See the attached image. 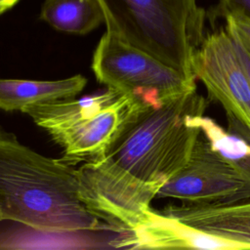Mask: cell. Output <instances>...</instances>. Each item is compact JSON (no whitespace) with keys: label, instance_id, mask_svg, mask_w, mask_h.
<instances>
[{"label":"cell","instance_id":"6da1fadb","mask_svg":"<svg viewBox=\"0 0 250 250\" xmlns=\"http://www.w3.org/2000/svg\"><path fill=\"white\" fill-rule=\"evenodd\" d=\"M206 99L196 88L135 117L100 157L78 168L88 206L122 233L151 209L159 188L188 162Z\"/></svg>","mask_w":250,"mask_h":250},{"label":"cell","instance_id":"7a4b0ae2","mask_svg":"<svg viewBox=\"0 0 250 250\" xmlns=\"http://www.w3.org/2000/svg\"><path fill=\"white\" fill-rule=\"evenodd\" d=\"M0 215L48 233L108 228L88 206L78 169L0 128Z\"/></svg>","mask_w":250,"mask_h":250},{"label":"cell","instance_id":"3957f363","mask_svg":"<svg viewBox=\"0 0 250 250\" xmlns=\"http://www.w3.org/2000/svg\"><path fill=\"white\" fill-rule=\"evenodd\" d=\"M106 30L196 79L194 56L204 34L196 0H97Z\"/></svg>","mask_w":250,"mask_h":250},{"label":"cell","instance_id":"277c9868","mask_svg":"<svg viewBox=\"0 0 250 250\" xmlns=\"http://www.w3.org/2000/svg\"><path fill=\"white\" fill-rule=\"evenodd\" d=\"M148 108L135 98L106 88L81 100L64 99L31 104L22 112L44 129L63 150L68 164L100 157L125 127Z\"/></svg>","mask_w":250,"mask_h":250},{"label":"cell","instance_id":"5b68a950","mask_svg":"<svg viewBox=\"0 0 250 250\" xmlns=\"http://www.w3.org/2000/svg\"><path fill=\"white\" fill-rule=\"evenodd\" d=\"M92 68L97 79L127 94L147 107L196 88L195 80L145 51L105 31L94 52Z\"/></svg>","mask_w":250,"mask_h":250},{"label":"cell","instance_id":"8992f818","mask_svg":"<svg viewBox=\"0 0 250 250\" xmlns=\"http://www.w3.org/2000/svg\"><path fill=\"white\" fill-rule=\"evenodd\" d=\"M156 197L189 203H230L250 198V184L200 132L187 164L164 183Z\"/></svg>","mask_w":250,"mask_h":250},{"label":"cell","instance_id":"52a82bcc","mask_svg":"<svg viewBox=\"0 0 250 250\" xmlns=\"http://www.w3.org/2000/svg\"><path fill=\"white\" fill-rule=\"evenodd\" d=\"M193 72L209 97L250 127V77L226 26L205 35L194 56Z\"/></svg>","mask_w":250,"mask_h":250},{"label":"cell","instance_id":"ba28073f","mask_svg":"<svg viewBox=\"0 0 250 250\" xmlns=\"http://www.w3.org/2000/svg\"><path fill=\"white\" fill-rule=\"evenodd\" d=\"M112 242L115 247L137 249H245L237 242L194 229L152 208L138 225L119 233Z\"/></svg>","mask_w":250,"mask_h":250},{"label":"cell","instance_id":"9c48e42d","mask_svg":"<svg viewBox=\"0 0 250 250\" xmlns=\"http://www.w3.org/2000/svg\"><path fill=\"white\" fill-rule=\"evenodd\" d=\"M162 212L194 229L250 249V198L230 203L169 204Z\"/></svg>","mask_w":250,"mask_h":250},{"label":"cell","instance_id":"30bf717a","mask_svg":"<svg viewBox=\"0 0 250 250\" xmlns=\"http://www.w3.org/2000/svg\"><path fill=\"white\" fill-rule=\"evenodd\" d=\"M86 83L80 74L52 81L0 78V108L22 111L31 104L75 98Z\"/></svg>","mask_w":250,"mask_h":250},{"label":"cell","instance_id":"8fae6325","mask_svg":"<svg viewBox=\"0 0 250 250\" xmlns=\"http://www.w3.org/2000/svg\"><path fill=\"white\" fill-rule=\"evenodd\" d=\"M227 128L204 114L194 117L195 125L212 147L250 184V127L226 111Z\"/></svg>","mask_w":250,"mask_h":250},{"label":"cell","instance_id":"7c38bea8","mask_svg":"<svg viewBox=\"0 0 250 250\" xmlns=\"http://www.w3.org/2000/svg\"><path fill=\"white\" fill-rule=\"evenodd\" d=\"M40 18L59 31L79 35L104 21L97 0H44Z\"/></svg>","mask_w":250,"mask_h":250},{"label":"cell","instance_id":"4fadbf2b","mask_svg":"<svg viewBox=\"0 0 250 250\" xmlns=\"http://www.w3.org/2000/svg\"><path fill=\"white\" fill-rule=\"evenodd\" d=\"M224 19L227 28L239 40L250 55V20L236 15H228Z\"/></svg>","mask_w":250,"mask_h":250},{"label":"cell","instance_id":"5bb4252c","mask_svg":"<svg viewBox=\"0 0 250 250\" xmlns=\"http://www.w3.org/2000/svg\"><path fill=\"white\" fill-rule=\"evenodd\" d=\"M236 15L250 20V0H218L215 16L225 18Z\"/></svg>","mask_w":250,"mask_h":250},{"label":"cell","instance_id":"9a60e30c","mask_svg":"<svg viewBox=\"0 0 250 250\" xmlns=\"http://www.w3.org/2000/svg\"><path fill=\"white\" fill-rule=\"evenodd\" d=\"M227 27V26H226ZM230 32V31H229ZM231 33V32H230ZM232 34V33H231ZM233 38L235 39V42H236V47H237V51H238V54H239V57L241 59V62L250 77V55L248 54V52L245 50V48L243 47V45L239 42V40L232 34Z\"/></svg>","mask_w":250,"mask_h":250},{"label":"cell","instance_id":"2e32d148","mask_svg":"<svg viewBox=\"0 0 250 250\" xmlns=\"http://www.w3.org/2000/svg\"><path fill=\"white\" fill-rule=\"evenodd\" d=\"M20 0H0V14H3L13 6H15Z\"/></svg>","mask_w":250,"mask_h":250},{"label":"cell","instance_id":"e0dca14e","mask_svg":"<svg viewBox=\"0 0 250 250\" xmlns=\"http://www.w3.org/2000/svg\"><path fill=\"white\" fill-rule=\"evenodd\" d=\"M1 221H3V219H2V216L0 215V222H1Z\"/></svg>","mask_w":250,"mask_h":250},{"label":"cell","instance_id":"ac0fdd59","mask_svg":"<svg viewBox=\"0 0 250 250\" xmlns=\"http://www.w3.org/2000/svg\"><path fill=\"white\" fill-rule=\"evenodd\" d=\"M0 15H2V14H0Z\"/></svg>","mask_w":250,"mask_h":250}]
</instances>
